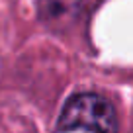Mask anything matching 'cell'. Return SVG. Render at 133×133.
<instances>
[{"label": "cell", "instance_id": "1", "mask_svg": "<svg viewBox=\"0 0 133 133\" xmlns=\"http://www.w3.org/2000/svg\"><path fill=\"white\" fill-rule=\"evenodd\" d=\"M61 131L117 133V114L108 98L82 92L69 98L59 117Z\"/></svg>", "mask_w": 133, "mask_h": 133}, {"label": "cell", "instance_id": "2", "mask_svg": "<svg viewBox=\"0 0 133 133\" xmlns=\"http://www.w3.org/2000/svg\"><path fill=\"white\" fill-rule=\"evenodd\" d=\"M92 0H37L39 18L53 31H69L86 16Z\"/></svg>", "mask_w": 133, "mask_h": 133}]
</instances>
